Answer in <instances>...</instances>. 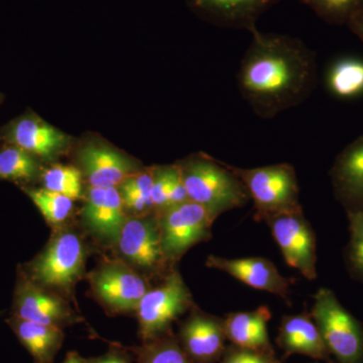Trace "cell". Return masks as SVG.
I'll return each instance as SVG.
<instances>
[{"instance_id":"cell-1","label":"cell","mask_w":363,"mask_h":363,"mask_svg":"<svg viewBox=\"0 0 363 363\" xmlns=\"http://www.w3.org/2000/svg\"><path fill=\"white\" fill-rule=\"evenodd\" d=\"M238 73L241 96L260 118L304 104L316 89V54L298 38L252 33Z\"/></svg>"},{"instance_id":"cell-2","label":"cell","mask_w":363,"mask_h":363,"mask_svg":"<svg viewBox=\"0 0 363 363\" xmlns=\"http://www.w3.org/2000/svg\"><path fill=\"white\" fill-rule=\"evenodd\" d=\"M177 164L189 200L204 207L214 220L224 212L245 206L250 200L247 188L226 162L201 154Z\"/></svg>"},{"instance_id":"cell-3","label":"cell","mask_w":363,"mask_h":363,"mask_svg":"<svg viewBox=\"0 0 363 363\" xmlns=\"http://www.w3.org/2000/svg\"><path fill=\"white\" fill-rule=\"evenodd\" d=\"M247 188L255 205V219L301 208L300 187L295 168L288 162L245 169L227 164Z\"/></svg>"},{"instance_id":"cell-4","label":"cell","mask_w":363,"mask_h":363,"mask_svg":"<svg viewBox=\"0 0 363 363\" xmlns=\"http://www.w3.org/2000/svg\"><path fill=\"white\" fill-rule=\"evenodd\" d=\"M82 238L72 230L60 231L35 259L21 267L23 272L47 290L69 291L85 269Z\"/></svg>"},{"instance_id":"cell-5","label":"cell","mask_w":363,"mask_h":363,"mask_svg":"<svg viewBox=\"0 0 363 363\" xmlns=\"http://www.w3.org/2000/svg\"><path fill=\"white\" fill-rule=\"evenodd\" d=\"M310 314L336 362L363 363V325L343 307L333 291L320 288Z\"/></svg>"},{"instance_id":"cell-6","label":"cell","mask_w":363,"mask_h":363,"mask_svg":"<svg viewBox=\"0 0 363 363\" xmlns=\"http://www.w3.org/2000/svg\"><path fill=\"white\" fill-rule=\"evenodd\" d=\"M195 307L192 295L178 269H172L157 288L147 291L138 306L143 342L172 331V325Z\"/></svg>"},{"instance_id":"cell-7","label":"cell","mask_w":363,"mask_h":363,"mask_svg":"<svg viewBox=\"0 0 363 363\" xmlns=\"http://www.w3.org/2000/svg\"><path fill=\"white\" fill-rule=\"evenodd\" d=\"M156 212L162 250L171 264L198 243L211 238V214L197 203L185 201Z\"/></svg>"},{"instance_id":"cell-8","label":"cell","mask_w":363,"mask_h":363,"mask_svg":"<svg viewBox=\"0 0 363 363\" xmlns=\"http://www.w3.org/2000/svg\"><path fill=\"white\" fill-rule=\"evenodd\" d=\"M290 267L304 278L317 279V240L303 208L269 215L264 220Z\"/></svg>"},{"instance_id":"cell-9","label":"cell","mask_w":363,"mask_h":363,"mask_svg":"<svg viewBox=\"0 0 363 363\" xmlns=\"http://www.w3.org/2000/svg\"><path fill=\"white\" fill-rule=\"evenodd\" d=\"M125 262L152 274H167L171 264L162 250L156 212L126 219L116 240Z\"/></svg>"},{"instance_id":"cell-10","label":"cell","mask_w":363,"mask_h":363,"mask_svg":"<svg viewBox=\"0 0 363 363\" xmlns=\"http://www.w3.org/2000/svg\"><path fill=\"white\" fill-rule=\"evenodd\" d=\"M93 293L104 305L114 312L138 309L143 296L150 290L147 281L123 260H108L90 272Z\"/></svg>"},{"instance_id":"cell-11","label":"cell","mask_w":363,"mask_h":363,"mask_svg":"<svg viewBox=\"0 0 363 363\" xmlns=\"http://www.w3.org/2000/svg\"><path fill=\"white\" fill-rule=\"evenodd\" d=\"M11 315L61 329L78 321L63 298L35 284L21 269L14 288Z\"/></svg>"},{"instance_id":"cell-12","label":"cell","mask_w":363,"mask_h":363,"mask_svg":"<svg viewBox=\"0 0 363 363\" xmlns=\"http://www.w3.org/2000/svg\"><path fill=\"white\" fill-rule=\"evenodd\" d=\"M177 338L193 362H220L227 347L224 319L194 307L181 324Z\"/></svg>"},{"instance_id":"cell-13","label":"cell","mask_w":363,"mask_h":363,"mask_svg":"<svg viewBox=\"0 0 363 363\" xmlns=\"http://www.w3.org/2000/svg\"><path fill=\"white\" fill-rule=\"evenodd\" d=\"M206 266L226 272L255 290L274 294L286 302L289 301L292 279L281 276L276 264L264 257L226 259L209 255Z\"/></svg>"},{"instance_id":"cell-14","label":"cell","mask_w":363,"mask_h":363,"mask_svg":"<svg viewBox=\"0 0 363 363\" xmlns=\"http://www.w3.org/2000/svg\"><path fill=\"white\" fill-rule=\"evenodd\" d=\"M283 0H188L189 6L202 18L217 26L252 33L257 21Z\"/></svg>"},{"instance_id":"cell-15","label":"cell","mask_w":363,"mask_h":363,"mask_svg":"<svg viewBox=\"0 0 363 363\" xmlns=\"http://www.w3.org/2000/svg\"><path fill=\"white\" fill-rule=\"evenodd\" d=\"M0 140L16 145L37 159H52L65 147L67 138L39 117L26 114L9 124Z\"/></svg>"},{"instance_id":"cell-16","label":"cell","mask_w":363,"mask_h":363,"mask_svg":"<svg viewBox=\"0 0 363 363\" xmlns=\"http://www.w3.org/2000/svg\"><path fill=\"white\" fill-rule=\"evenodd\" d=\"M336 200L346 213L363 210V135L336 157L330 169Z\"/></svg>"},{"instance_id":"cell-17","label":"cell","mask_w":363,"mask_h":363,"mask_svg":"<svg viewBox=\"0 0 363 363\" xmlns=\"http://www.w3.org/2000/svg\"><path fill=\"white\" fill-rule=\"evenodd\" d=\"M79 161L91 187H116L133 175L135 166L108 145L89 143L79 152Z\"/></svg>"},{"instance_id":"cell-18","label":"cell","mask_w":363,"mask_h":363,"mask_svg":"<svg viewBox=\"0 0 363 363\" xmlns=\"http://www.w3.org/2000/svg\"><path fill=\"white\" fill-rule=\"evenodd\" d=\"M126 219L123 197L116 187L90 188L83 220L91 233L116 242Z\"/></svg>"},{"instance_id":"cell-19","label":"cell","mask_w":363,"mask_h":363,"mask_svg":"<svg viewBox=\"0 0 363 363\" xmlns=\"http://www.w3.org/2000/svg\"><path fill=\"white\" fill-rule=\"evenodd\" d=\"M277 344L286 357L300 354L316 362L334 363L314 319L308 313L284 317Z\"/></svg>"},{"instance_id":"cell-20","label":"cell","mask_w":363,"mask_h":363,"mask_svg":"<svg viewBox=\"0 0 363 363\" xmlns=\"http://www.w3.org/2000/svg\"><path fill=\"white\" fill-rule=\"evenodd\" d=\"M271 318L272 313L267 306L252 311L230 313L224 318L227 340L250 350H274L267 330Z\"/></svg>"},{"instance_id":"cell-21","label":"cell","mask_w":363,"mask_h":363,"mask_svg":"<svg viewBox=\"0 0 363 363\" xmlns=\"http://www.w3.org/2000/svg\"><path fill=\"white\" fill-rule=\"evenodd\" d=\"M7 324L32 355L33 363H52L65 339L63 329L35 323L11 315Z\"/></svg>"},{"instance_id":"cell-22","label":"cell","mask_w":363,"mask_h":363,"mask_svg":"<svg viewBox=\"0 0 363 363\" xmlns=\"http://www.w3.org/2000/svg\"><path fill=\"white\" fill-rule=\"evenodd\" d=\"M327 89L339 99L363 95V59L345 57L334 62L326 74Z\"/></svg>"},{"instance_id":"cell-23","label":"cell","mask_w":363,"mask_h":363,"mask_svg":"<svg viewBox=\"0 0 363 363\" xmlns=\"http://www.w3.org/2000/svg\"><path fill=\"white\" fill-rule=\"evenodd\" d=\"M152 200L155 211L188 201L187 191L178 164L154 169Z\"/></svg>"},{"instance_id":"cell-24","label":"cell","mask_w":363,"mask_h":363,"mask_svg":"<svg viewBox=\"0 0 363 363\" xmlns=\"http://www.w3.org/2000/svg\"><path fill=\"white\" fill-rule=\"evenodd\" d=\"M39 175L37 157L9 143L0 149V180L28 184Z\"/></svg>"},{"instance_id":"cell-25","label":"cell","mask_w":363,"mask_h":363,"mask_svg":"<svg viewBox=\"0 0 363 363\" xmlns=\"http://www.w3.org/2000/svg\"><path fill=\"white\" fill-rule=\"evenodd\" d=\"M136 363H194L173 333L164 334L131 350Z\"/></svg>"},{"instance_id":"cell-26","label":"cell","mask_w":363,"mask_h":363,"mask_svg":"<svg viewBox=\"0 0 363 363\" xmlns=\"http://www.w3.org/2000/svg\"><path fill=\"white\" fill-rule=\"evenodd\" d=\"M48 223L59 225L69 218L74 209V200L45 188L23 187Z\"/></svg>"},{"instance_id":"cell-27","label":"cell","mask_w":363,"mask_h":363,"mask_svg":"<svg viewBox=\"0 0 363 363\" xmlns=\"http://www.w3.org/2000/svg\"><path fill=\"white\" fill-rule=\"evenodd\" d=\"M42 181L43 188L74 201L82 197V174L75 167L55 164L43 172Z\"/></svg>"},{"instance_id":"cell-28","label":"cell","mask_w":363,"mask_h":363,"mask_svg":"<svg viewBox=\"0 0 363 363\" xmlns=\"http://www.w3.org/2000/svg\"><path fill=\"white\" fill-rule=\"evenodd\" d=\"M330 25H347L363 9V0H300Z\"/></svg>"},{"instance_id":"cell-29","label":"cell","mask_w":363,"mask_h":363,"mask_svg":"<svg viewBox=\"0 0 363 363\" xmlns=\"http://www.w3.org/2000/svg\"><path fill=\"white\" fill-rule=\"evenodd\" d=\"M350 240L345 248V264L348 274L363 284V210L347 213Z\"/></svg>"},{"instance_id":"cell-30","label":"cell","mask_w":363,"mask_h":363,"mask_svg":"<svg viewBox=\"0 0 363 363\" xmlns=\"http://www.w3.org/2000/svg\"><path fill=\"white\" fill-rule=\"evenodd\" d=\"M220 363H281L274 350H250L240 346H227Z\"/></svg>"},{"instance_id":"cell-31","label":"cell","mask_w":363,"mask_h":363,"mask_svg":"<svg viewBox=\"0 0 363 363\" xmlns=\"http://www.w3.org/2000/svg\"><path fill=\"white\" fill-rule=\"evenodd\" d=\"M128 350L112 346L105 354L98 357L84 358L85 363H133V358Z\"/></svg>"},{"instance_id":"cell-32","label":"cell","mask_w":363,"mask_h":363,"mask_svg":"<svg viewBox=\"0 0 363 363\" xmlns=\"http://www.w3.org/2000/svg\"><path fill=\"white\" fill-rule=\"evenodd\" d=\"M347 26L350 28L351 32L357 35L363 43V9H360L357 13H355L351 18V20L348 21Z\"/></svg>"},{"instance_id":"cell-33","label":"cell","mask_w":363,"mask_h":363,"mask_svg":"<svg viewBox=\"0 0 363 363\" xmlns=\"http://www.w3.org/2000/svg\"><path fill=\"white\" fill-rule=\"evenodd\" d=\"M62 363H85L84 358L81 357L76 351L67 353L65 360Z\"/></svg>"},{"instance_id":"cell-34","label":"cell","mask_w":363,"mask_h":363,"mask_svg":"<svg viewBox=\"0 0 363 363\" xmlns=\"http://www.w3.org/2000/svg\"><path fill=\"white\" fill-rule=\"evenodd\" d=\"M311 363H327V362H311Z\"/></svg>"},{"instance_id":"cell-35","label":"cell","mask_w":363,"mask_h":363,"mask_svg":"<svg viewBox=\"0 0 363 363\" xmlns=\"http://www.w3.org/2000/svg\"><path fill=\"white\" fill-rule=\"evenodd\" d=\"M1 98H2V95H0V100H1Z\"/></svg>"},{"instance_id":"cell-36","label":"cell","mask_w":363,"mask_h":363,"mask_svg":"<svg viewBox=\"0 0 363 363\" xmlns=\"http://www.w3.org/2000/svg\"><path fill=\"white\" fill-rule=\"evenodd\" d=\"M1 314H2V312H1V311H0V316H1Z\"/></svg>"}]
</instances>
